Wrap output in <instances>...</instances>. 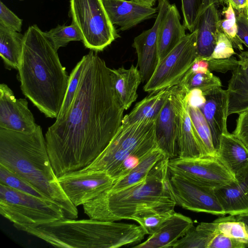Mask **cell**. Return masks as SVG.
<instances>
[{
	"label": "cell",
	"mask_w": 248,
	"mask_h": 248,
	"mask_svg": "<svg viewBox=\"0 0 248 248\" xmlns=\"http://www.w3.org/2000/svg\"><path fill=\"white\" fill-rule=\"evenodd\" d=\"M189 217L174 212L160 227L144 242L133 246L135 248H172L193 226Z\"/></svg>",
	"instance_id": "obj_18"
},
{
	"label": "cell",
	"mask_w": 248,
	"mask_h": 248,
	"mask_svg": "<svg viewBox=\"0 0 248 248\" xmlns=\"http://www.w3.org/2000/svg\"><path fill=\"white\" fill-rule=\"evenodd\" d=\"M166 156L164 152L157 147L141 159L127 175L115 181L106 191L119 190L140 181L148 174L158 161Z\"/></svg>",
	"instance_id": "obj_28"
},
{
	"label": "cell",
	"mask_w": 248,
	"mask_h": 248,
	"mask_svg": "<svg viewBox=\"0 0 248 248\" xmlns=\"http://www.w3.org/2000/svg\"><path fill=\"white\" fill-rule=\"evenodd\" d=\"M217 158L234 177L248 167V149L232 133L222 135Z\"/></svg>",
	"instance_id": "obj_24"
},
{
	"label": "cell",
	"mask_w": 248,
	"mask_h": 248,
	"mask_svg": "<svg viewBox=\"0 0 248 248\" xmlns=\"http://www.w3.org/2000/svg\"><path fill=\"white\" fill-rule=\"evenodd\" d=\"M0 213L16 226H35L65 218L54 202L0 184Z\"/></svg>",
	"instance_id": "obj_7"
},
{
	"label": "cell",
	"mask_w": 248,
	"mask_h": 248,
	"mask_svg": "<svg viewBox=\"0 0 248 248\" xmlns=\"http://www.w3.org/2000/svg\"><path fill=\"white\" fill-rule=\"evenodd\" d=\"M246 11H247V15H248V7L246 8Z\"/></svg>",
	"instance_id": "obj_48"
},
{
	"label": "cell",
	"mask_w": 248,
	"mask_h": 248,
	"mask_svg": "<svg viewBox=\"0 0 248 248\" xmlns=\"http://www.w3.org/2000/svg\"><path fill=\"white\" fill-rule=\"evenodd\" d=\"M169 159L166 156L160 160L140 181L119 190H106L83 204L85 213L90 218L115 221L173 210L176 203L170 182Z\"/></svg>",
	"instance_id": "obj_3"
},
{
	"label": "cell",
	"mask_w": 248,
	"mask_h": 248,
	"mask_svg": "<svg viewBox=\"0 0 248 248\" xmlns=\"http://www.w3.org/2000/svg\"><path fill=\"white\" fill-rule=\"evenodd\" d=\"M170 87L151 94L137 103L123 118L122 124H129L143 119L156 121L170 93Z\"/></svg>",
	"instance_id": "obj_26"
},
{
	"label": "cell",
	"mask_w": 248,
	"mask_h": 248,
	"mask_svg": "<svg viewBox=\"0 0 248 248\" xmlns=\"http://www.w3.org/2000/svg\"><path fill=\"white\" fill-rule=\"evenodd\" d=\"M111 76L117 96L124 109L127 110L138 96L137 90L142 82L140 70L132 64L128 69H111Z\"/></svg>",
	"instance_id": "obj_25"
},
{
	"label": "cell",
	"mask_w": 248,
	"mask_h": 248,
	"mask_svg": "<svg viewBox=\"0 0 248 248\" xmlns=\"http://www.w3.org/2000/svg\"><path fill=\"white\" fill-rule=\"evenodd\" d=\"M18 70L24 95L46 117L56 119L70 77L60 62L57 51L36 25L30 26L24 33Z\"/></svg>",
	"instance_id": "obj_2"
},
{
	"label": "cell",
	"mask_w": 248,
	"mask_h": 248,
	"mask_svg": "<svg viewBox=\"0 0 248 248\" xmlns=\"http://www.w3.org/2000/svg\"><path fill=\"white\" fill-rule=\"evenodd\" d=\"M56 247L116 248L137 245L146 233L139 225L63 218L35 226H16Z\"/></svg>",
	"instance_id": "obj_5"
},
{
	"label": "cell",
	"mask_w": 248,
	"mask_h": 248,
	"mask_svg": "<svg viewBox=\"0 0 248 248\" xmlns=\"http://www.w3.org/2000/svg\"><path fill=\"white\" fill-rule=\"evenodd\" d=\"M174 212L173 210L155 213L143 217H137L134 220L139 224L146 234L151 235L154 233Z\"/></svg>",
	"instance_id": "obj_38"
},
{
	"label": "cell",
	"mask_w": 248,
	"mask_h": 248,
	"mask_svg": "<svg viewBox=\"0 0 248 248\" xmlns=\"http://www.w3.org/2000/svg\"><path fill=\"white\" fill-rule=\"evenodd\" d=\"M0 164L25 179L58 204L65 218L78 211L62 190L47 152L41 126L31 133L0 128Z\"/></svg>",
	"instance_id": "obj_4"
},
{
	"label": "cell",
	"mask_w": 248,
	"mask_h": 248,
	"mask_svg": "<svg viewBox=\"0 0 248 248\" xmlns=\"http://www.w3.org/2000/svg\"><path fill=\"white\" fill-rule=\"evenodd\" d=\"M223 3L231 4L235 12L245 9L248 6V0H223Z\"/></svg>",
	"instance_id": "obj_45"
},
{
	"label": "cell",
	"mask_w": 248,
	"mask_h": 248,
	"mask_svg": "<svg viewBox=\"0 0 248 248\" xmlns=\"http://www.w3.org/2000/svg\"><path fill=\"white\" fill-rule=\"evenodd\" d=\"M239 57V64L232 71L227 89L228 93V116L248 110V62Z\"/></svg>",
	"instance_id": "obj_23"
},
{
	"label": "cell",
	"mask_w": 248,
	"mask_h": 248,
	"mask_svg": "<svg viewBox=\"0 0 248 248\" xmlns=\"http://www.w3.org/2000/svg\"><path fill=\"white\" fill-rule=\"evenodd\" d=\"M134 1L138 2L139 4L150 6L153 7V6L155 4L156 0H133Z\"/></svg>",
	"instance_id": "obj_46"
},
{
	"label": "cell",
	"mask_w": 248,
	"mask_h": 248,
	"mask_svg": "<svg viewBox=\"0 0 248 248\" xmlns=\"http://www.w3.org/2000/svg\"><path fill=\"white\" fill-rule=\"evenodd\" d=\"M183 25L190 32L196 30L201 16L211 6L223 5V0H181Z\"/></svg>",
	"instance_id": "obj_31"
},
{
	"label": "cell",
	"mask_w": 248,
	"mask_h": 248,
	"mask_svg": "<svg viewBox=\"0 0 248 248\" xmlns=\"http://www.w3.org/2000/svg\"><path fill=\"white\" fill-rule=\"evenodd\" d=\"M73 22L79 29L85 46L102 51L118 37L102 0H70Z\"/></svg>",
	"instance_id": "obj_8"
},
{
	"label": "cell",
	"mask_w": 248,
	"mask_h": 248,
	"mask_svg": "<svg viewBox=\"0 0 248 248\" xmlns=\"http://www.w3.org/2000/svg\"><path fill=\"white\" fill-rule=\"evenodd\" d=\"M0 184L40 198L49 199L42 191L25 179L0 164Z\"/></svg>",
	"instance_id": "obj_35"
},
{
	"label": "cell",
	"mask_w": 248,
	"mask_h": 248,
	"mask_svg": "<svg viewBox=\"0 0 248 248\" xmlns=\"http://www.w3.org/2000/svg\"><path fill=\"white\" fill-rule=\"evenodd\" d=\"M38 124L25 99H16L12 90L4 83L0 85V128L31 133Z\"/></svg>",
	"instance_id": "obj_15"
},
{
	"label": "cell",
	"mask_w": 248,
	"mask_h": 248,
	"mask_svg": "<svg viewBox=\"0 0 248 248\" xmlns=\"http://www.w3.org/2000/svg\"><path fill=\"white\" fill-rule=\"evenodd\" d=\"M219 232L213 221L201 222L196 227L193 226L172 248H212Z\"/></svg>",
	"instance_id": "obj_29"
},
{
	"label": "cell",
	"mask_w": 248,
	"mask_h": 248,
	"mask_svg": "<svg viewBox=\"0 0 248 248\" xmlns=\"http://www.w3.org/2000/svg\"><path fill=\"white\" fill-rule=\"evenodd\" d=\"M108 16L114 25L124 31L155 16L157 8L138 3L133 0H102Z\"/></svg>",
	"instance_id": "obj_17"
},
{
	"label": "cell",
	"mask_w": 248,
	"mask_h": 248,
	"mask_svg": "<svg viewBox=\"0 0 248 248\" xmlns=\"http://www.w3.org/2000/svg\"><path fill=\"white\" fill-rule=\"evenodd\" d=\"M238 115L236 128L232 134L248 149V110Z\"/></svg>",
	"instance_id": "obj_42"
},
{
	"label": "cell",
	"mask_w": 248,
	"mask_h": 248,
	"mask_svg": "<svg viewBox=\"0 0 248 248\" xmlns=\"http://www.w3.org/2000/svg\"><path fill=\"white\" fill-rule=\"evenodd\" d=\"M170 179L176 205L193 212L225 215L214 189L181 175L170 174Z\"/></svg>",
	"instance_id": "obj_13"
},
{
	"label": "cell",
	"mask_w": 248,
	"mask_h": 248,
	"mask_svg": "<svg viewBox=\"0 0 248 248\" xmlns=\"http://www.w3.org/2000/svg\"><path fill=\"white\" fill-rule=\"evenodd\" d=\"M188 108L196 133L206 156L217 157L211 131L202 113L199 108L188 105Z\"/></svg>",
	"instance_id": "obj_30"
},
{
	"label": "cell",
	"mask_w": 248,
	"mask_h": 248,
	"mask_svg": "<svg viewBox=\"0 0 248 248\" xmlns=\"http://www.w3.org/2000/svg\"><path fill=\"white\" fill-rule=\"evenodd\" d=\"M170 4L168 0H158V12L154 25L134 39L132 46L137 54V64L142 82L146 83L150 79L158 64V29Z\"/></svg>",
	"instance_id": "obj_14"
},
{
	"label": "cell",
	"mask_w": 248,
	"mask_h": 248,
	"mask_svg": "<svg viewBox=\"0 0 248 248\" xmlns=\"http://www.w3.org/2000/svg\"><path fill=\"white\" fill-rule=\"evenodd\" d=\"M197 34L196 30L186 34L158 63L143 87L145 92H155L181 83L197 58Z\"/></svg>",
	"instance_id": "obj_9"
},
{
	"label": "cell",
	"mask_w": 248,
	"mask_h": 248,
	"mask_svg": "<svg viewBox=\"0 0 248 248\" xmlns=\"http://www.w3.org/2000/svg\"><path fill=\"white\" fill-rule=\"evenodd\" d=\"M204 60L207 61L210 71L223 73L229 70H233L239 64L238 60L232 56L226 59H209Z\"/></svg>",
	"instance_id": "obj_41"
},
{
	"label": "cell",
	"mask_w": 248,
	"mask_h": 248,
	"mask_svg": "<svg viewBox=\"0 0 248 248\" xmlns=\"http://www.w3.org/2000/svg\"><path fill=\"white\" fill-rule=\"evenodd\" d=\"M203 94L206 101L200 109L210 128L214 146L217 155L221 137L223 134L228 133L227 128L228 93L227 90L219 87Z\"/></svg>",
	"instance_id": "obj_16"
},
{
	"label": "cell",
	"mask_w": 248,
	"mask_h": 248,
	"mask_svg": "<svg viewBox=\"0 0 248 248\" xmlns=\"http://www.w3.org/2000/svg\"><path fill=\"white\" fill-rule=\"evenodd\" d=\"M157 147L155 121L143 119L122 124L106 148L83 169L104 171L113 178L126 158L133 155L144 157Z\"/></svg>",
	"instance_id": "obj_6"
},
{
	"label": "cell",
	"mask_w": 248,
	"mask_h": 248,
	"mask_svg": "<svg viewBox=\"0 0 248 248\" xmlns=\"http://www.w3.org/2000/svg\"><path fill=\"white\" fill-rule=\"evenodd\" d=\"M188 92L181 84L170 87L169 95L155 121L157 146L169 159L178 156L180 112Z\"/></svg>",
	"instance_id": "obj_11"
},
{
	"label": "cell",
	"mask_w": 248,
	"mask_h": 248,
	"mask_svg": "<svg viewBox=\"0 0 248 248\" xmlns=\"http://www.w3.org/2000/svg\"><path fill=\"white\" fill-rule=\"evenodd\" d=\"M44 33L57 51L61 47L66 46L71 41H82V35L73 22L69 26L59 25L48 31H44Z\"/></svg>",
	"instance_id": "obj_34"
},
{
	"label": "cell",
	"mask_w": 248,
	"mask_h": 248,
	"mask_svg": "<svg viewBox=\"0 0 248 248\" xmlns=\"http://www.w3.org/2000/svg\"><path fill=\"white\" fill-rule=\"evenodd\" d=\"M222 15L224 18L220 20V31L229 39L234 48L242 51L244 48L243 43L237 34L236 13L231 4H228L227 7H224Z\"/></svg>",
	"instance_id": "obj_36"
},
{
	"label": "cell",
	"mask_w": 248,
	"mask_h": 248,
	"mask_svg": "<svg viewBox=\"0 0 248 248\" xmlns=\"http://www.w3.org/2000/svg\"><path fill=\"white\" fill-rule=\"evenodd\" d=\"M213 222L219 232L248 247V228L244 222L237 219L235 216L219 217Z\"/></svg>",
	"instance_id": "obj_33"
},
{
	"label": "cell",
	"mask_w": 248,
	"mask_h": 248,
	"mask_svg": "<svg viewBox=\"0 0 248 248\" xmlns=\"http://www.w3.org/2000/svg\"><path fill=\"white\" fill-rule=\"evenodd\" d=\"M246 8L235 13L238 27V36L243 44L248 47V16Z\"/></svg>",
	"instance_id": "obj_43"
},
{
	"label": "cell",
	"mask_w": 248,
	"mask_h": 248,
	"mask_svg": "<svg viewBox=\"0 0 248 248\" xmlns=\"http://www.w3.org/2000/svg\"><path fill=\"white\" fill-rule=\"evenodd\" d=\"M22 20L0 1V25L12 31H21Z\"/></svg>",
	"instance_id": "obj_40"
},
{
	"label": "cell",
	"mask_w": 248,
	"mask_h": 248,
	"mask_svg": "<svg viewBox=\"0 0 248 248\" xmlns=\"http://www.w3.org/2000/svg\"><path fill=\"white\" fill-rule=\"evenodd\" d=\"M180 84H182L188 92L198 89L202 91L203 93L222 86L219 78L209 70L197 72L189 70Z\"/></svg>",
	"instance_id": "obj_32"
},
{
	"label": "cell",
	"mask_w": 248,
	"mask_h": 248,
	"mask_svg": "<svg viewBox=\"0 0 248 248\" xmlns=\"http://www.w3.org/2000/svg\"><path fill=\"white\" fill-rule=\"evenodd\" d=\"M170 174L186 177L196 183L215 189L236 180L234 176L217 157L170 159L168 162Z\"/></svg>",
	"instance_id": "obj_10"
},
{
	"label": "cell",
	"mask_w": 248,
	"mask_h": 248,
	"mask_svg": "<svg viewBox=\"0 0 248 248\" xmlns=\"http://www.w3.org/2000/svg\"><path fill=\"white\" fill-rule=\"evenodd\" d=\"M86 62L73 102L45 135L57 177L90 164L106 148L122 124L124 110L115 92L111 69L96 51Z\"/></svg>",
	"instance_id": "obj_1"
},
{
	"label": "cell",
	"mask_w": 248,
	"mask_h": 248,
	"mask_svg": "<svg viewBox=\"0 0 248 248\" xmlns=\"http://www.w3.org/2000/svg\"><path fill=\"white\" fill-rule=\"evenodd\" d=\"M232 43L226 35L219 31L215 47L209 59H226L235 54Z\"/></svg>",
	"instance_id": "obj_39"
},
{
	"label": "cell",
	"mask_w": 248,
	"mask_h": 248,
	"mask_svg": "<svg viewBox=\"0 0 248 248\" xmlns=\"http://www.w3.org/2000/svg\"><path fill=\"white\" fill-rule=\"evenodd\" d=\"M188 105L200 108L205 103L206 98L202 92L199 89L190 90L187 94Z\"/></svg>",
	"instance_id": "obj_44"
},
{
	"label": "cell",
	"mask_w": 248,
	"mask_h": 248,
	"mask_svg": "<svg viewBox=\"0 0 248 248\" xmlns=\"http://www.w3.org/2000/svg\"><path fill=\"white\" fill-rule=\"evenodd\" d=\"M236 180L214 189L225 215L248 212V167L235 176Z\"/></svg>",
	"instance_id": "obj_19"
},
{
	"label": "cell",
	"mask_w": 248,
	"mask_h": 248,
	"mask_svg": "<svg viewBox=\"0 0 248 248\" xmlns=\"http://www.w3.org/2000/svg\"><path fill=\"white\" fill-rule=\"evenodd\" d=\"M58 179L64 193L76 207L95 199L115 182L104 171L83 169L65 173Z\"/></svg>",
	"instance_id": "obj_12"
},
{
	"label": "cell",
	"mask_w": 248,
	"mask_h": 248,
	"mask_svg": "<svg viewBox=\"0 0 248 248\" xmlns=\"http://www.w3.org/2000/svg\"><path fill=\"white\" fill-rule=\"evenodd\" d=\"M237 219L244 222L248 228V212L235 216Z\"/></svg>",
	"instance_id": "obj_47"
},
{
	"label": "cell",
	"mask_w": 248,
	"mask_h": 248,
	"mask_svg": "<svg viewBox=\"0 0 248 248\" xmlns=\"http://www.w3.org/2000/svg\"><path fill=\"white\" fill-rule=\"evenodd\" d=\"M24 39V34L0 25V55L8 68L18 69Z\"/></svg>",
	"instance_id": "obj_27"
},
{
	"label": "cell",
	"mask_w": 248,
	"mask_h": 248,
	"mask_svg": "<svg viewBox=\"0 0 248 248\" xmlns=\"http://www.w3.org/2000/svg\"><path fill=\"white\" fill-rule=\"evenodd\" d=\"M86 62V56H83L69 76L67 90L61 110L56 119L64 115L71 105L78 88L80 78Z\"/></svg>",
	"instance_id": "obj_37"
},
{
	"label": "cell",
	"mask_w": 248,
	"mask_h": 248,
	"mask_svg": "<svg viewBox=\"0 0 248 248\" xmlns=\"http://www.w3.org/2000/svg\"><path fill=\"white\" fill-rule=\"evenodd\" d=\"M180 20L177 7L174 4H170L158 29V63L186 35V28Z\"/></svg>",
	"instance_id": "obj_21"
},
{
	"label": "cell",
	"mask_w": 248,
	"mask_h": 248,
	"mask_svg": "<svg viewBox=\"0 0 248 248\" xmlns=\"http://www.w3.org/2000/svg\"><path fill=\"white\" fill-rule=\"evenodd\" d=\"M220 19L217 6L214 5L209 7L200 17L196 27V60H207L211 56L220 31Z\"/></svg>",
	"instance_id": "obj_20"
},
{
	"label": "cell",
	"mask_w": 248,
	"mask_h": 248,
	"mask_svg": "<svg viewBox=\"0 0 248 248\" xmlns=\"http://www.w3.org/2000/svg\"><path fill=\"white\" fill-rule=\"evenodd\" d=\"M187 94L180 112L178 133V156L181 158H200L206 155L200 143L188 111Z\"/></svg>",
	"instance_id": "obj_22"
}]
</instances>
